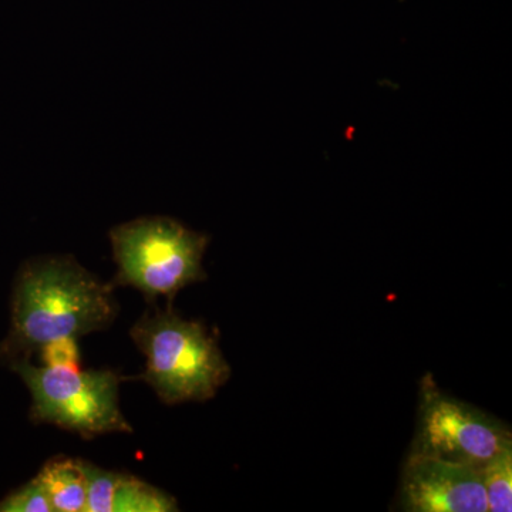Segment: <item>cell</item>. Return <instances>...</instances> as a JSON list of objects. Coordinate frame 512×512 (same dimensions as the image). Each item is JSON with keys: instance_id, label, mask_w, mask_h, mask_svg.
I'll return each mask as SVG.
<instances>
[{"instance_id": "obj_1", "label": "cell", "mask_w": 512, "mask_h": 512, "mask_svg": "<svg viewBox=\"0 0 512 512\" xmlns=\"http://www.w3.org/2000/svg\"><path fill=\"white\" fill-rule=\"evenodd\" d=\"M119 315L113 285L104 284L73 256L26 262L16 279L12 328L0 357L12 365L49 343L109 328Z\"/></svg>"}, {"instance_id": "obj_2", "label": "cell", "mask_w": 512, "mask_h": 512, "mask_svg": "<svg viewBox=\"0 0 512 512\" xmlns=\"http://www.w3.org/2000/svg\"><path fill=\"white\" fill-rule=\"evenodd\" d=\"M131 339L147 357L141 380L151 386L161 402H207L228 382L231 366L217 339L200 322L167 311L146 313L130 330Z\"/></svg>"}, {"instance_id": "obj_3", "label": "cell", "mask_w": 512, "mask_h": 512, "mask_svg": "<svg viewBox=\"0 0 512 512\" xmlns=\"http://www.w3.org/2000/svg\"><path fill=\"white\" fill-rule=\"evenodd\" d=\"M117 264L113 285L133 286L148 303L165 296L171 306L185 286L205 281L202 268L208 235L168 217H144L110 231Z\"/></svg>"}, {"instance_id": "obj_4", "label": "cell", "mask_w": 512, "mask_h": 512, "mask_svg": "<svg viewBox=\"0 0 512 512\" xmlns=\"http://www.w3.org/2000/svg\"><path fill=\"white\" fill-rule=\"evenodd\" d=\"M12 369L32 394L30 419L94 439L100 434L131 433L119 404L120 383L126 377L110 369L79 370L73 366H33L28 359Z\"/></svg>"}, {"instance_id": "obj_5", "label": "cell", "mask_w": 512, "mask_h": 512, "mask_svg": "<svg viewBox=\"0 0 512 512\" xmlns=\"http://www.w3.org/2000/svg\"><path fill=\"white\" fill-rule=\"evenodd\" d=\"M511 447V430L503 421L444 393L430 373L421 379L410 454L481 468Z\"/></svg>"}, {"instance_id": "obj_6", "label": "cell", "mask_w": 512, "mask_h": 512, "mask_svg": "<svg viewBox=\"0 0 512 512\" xmlns=\"http://www.w3.org/2000/svg\"><path fill=\"white\" fill-rule=\"evenodd\" d=\"M400 507L407 512H487L480 468L409 454L403 466Z\"/></svg>"}, {"instance_id": "obj_7", "label": "cell", "mask_w": 512, "mask_h": 512, "mask_svg": "<svg viewBox=\"0 0 512 512\" xmlns=\"http://www.w3.org/2000/svg\"><path fill=\"white\" fill-rule=\"evenodd\" d=\"M36 477L45 485L56 512L84 511L87 481L80 458H50Z\"/></svg>"}, {"instance_id": "obj_8", "label": "cell", "mask_w": 512, "mask_h": 512, "mask_svg": "<svg viewBox=\"0 0 512 512\" xmlns=\"http://www.w3.org/2000/svg\"><path fill=\"white\" fill-rule=\"evenodd\" d=\"M178 504L173 495L160 488L130 476L119 473L113 491L111 512H173Z\"/></svg>"}, {"instance_id": "obj_9", "label": "cell", "mask_w": 512, "mask_h": 512, "mask_svg": "<svg viewBox=\"0 0 512 512\" xmlns=\"http://www.w3.org/2000/svg\"><path fill=\"white\" fill-rule=\"evenodd\" d=\"M488 511H512V447L501 451L480 468Z\"/></svg>"}, {"instance_id": "obj_10", "label": "cell", "mask_w": 512, "mask_h": 512, "mask_svg": "<svg viewBox=\"0 0 512 512\" xmlns=\"http://www.w3.org/2000/svg\"><path fill=\"white\" fill-rule=\"evenodd\" d=\"M80 463L87 481V500L83 512H111L113 491L119 473L103 470L82 458Z\"/></svg>"}, {"instance_id": "obj_11", "label": "cell", "mask_w": 512, "mask_h": 512, "mask_svg": "<svg viewBox=\"0 0 512 512\" xmlns=\"http://www.w3.org/2000/svg\"><path fill=\"white\" fill-rule=\"evenodd\" d=\"M0 512H56L45 485L35 477L0 501Z\"/></svg>"}, {"instance_id": "obj_12", "label": "cell", "mask_w": 512, "mask_h": 512, "mask_svg": "<svg viewBox=\"0 0 512 512\" xmlns=\"http://www.w3.org/2000/svg\"><path fill=\"white\" fill-rule=\"evenodd\" d=\"M42 359L49 366H73L79 365V353H77L76 340L60 339L49 343L40 350Z\"/></svg>"}]
</instances>
